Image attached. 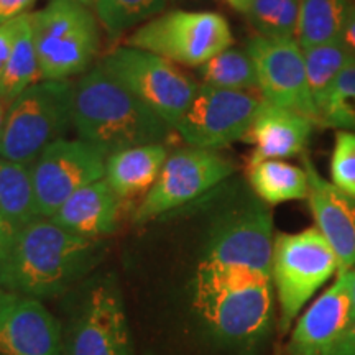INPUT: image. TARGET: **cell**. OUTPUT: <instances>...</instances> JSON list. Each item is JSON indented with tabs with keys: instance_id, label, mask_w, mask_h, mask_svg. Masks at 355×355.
<instances>
[{
	"instance_id": "cell-1",
	"label": "cell",
	"mask_w": 355,
	"mask_h": 355,
	"mask_svg": "<svg viewBox=\"0 0 355 355\" xmlns=\"http://www.w3.org/2000/svg\"><path fill=\"white\" fill-rule=\"evenodd\" d=\"M102 254V241L79 237L38 217L15 234L0 263V288L37 300L56 298L92 272Z\"/></svg>"
},
{
	"instance_id": "cell-2",
	"label": "cell",
	"mask_w": 355,
	"mask_h": 355,
	"mask_svg": "<svg viewBox=\"0 0 355 355\" xmlns=\"http://www.w3.org/2000/svg\"><path fill=\"white\" fill-rule=\"evenodd\" d=\"M73 127L79 139L105 157L133 146L165 144L173 130L101 64L74 83Z\"/></svg>"
},
{
	"instance_id": "cell-3",
	"label": "cell",
	"mask_w": 355,
	"mask_h": 355,
	"mask_svg": "<svg viewBox=\"0 0 355 355\" xmlns=\"http://www.w3.org/2000/svg\"><path fill=\"white\" fill-rule=\"evenodd\" d=\"M71 81H40L8 104L0 132V158L32 166L73 125Z\"/></svg>"
},
{
	"instance_id": "cell-4",
	"label": "cell",
	"mask_w": 355,
	"mask_h": 355,
	"mask_svg": "<svg viewBox=\"0 0 355 355\" xmlns=\"http://www.w3.org/2000/svg\"><path fill=\"white\" fill-rule=\"evenodd\" d=\"M42 81L84 74L99 48L96 13L81 0H50L30 13Z\"/></svg>"
},
{
	"instance_id": "cell-5",
	"label": "cell",
	"mask_w": 355,
	"mask_h": 355,
	"mask_svg": "<svg viewBox=\"0 0 355 355\" xmlns=\"http://www.w3.org/2000/svg\"><path fill=\"white\" fill-rule=\"evenodd\" d=\"M336 272L339 260L316 227L275 239L272 279L279 303V329H290L306 303Z\"/></svg>"
},
{
	"instance_id": "cell-6",
	"label": "cell",
	"mask_w": 355,
	"mask_h": 355,
	"mask_svg": "<svg viewBox=\"0 0 355 355\" xmlns=\"http://www.w3.org/2000/svg\"><path fill=\"white\" fill-rule=\"evenodd\" d=\"M99 64L173 130L201 86L178 64L139 48H115Z\"/></svg>"
},
{
	"instance_id": "cell-7",
	"label": "cell",
	"mask_w": 355,
	"mask_h": 355,
	"mask_svg": "<svg viewBox=\"0 0 355 355\" xmlns=\"http://www.w3.org/2000/svg\"><path fill=\"white\" fill-rule=\"evenodd\" d=\"M229 21L216 12L171 10L145 21L127 40V46L158 55L175 64L199 68L232 46Z\"/></svg>"
},
{
	"instance_id": "cell-8",
	"label": "cell",
	"mask_w": 355,
	"mask_h": 355,
	"mask_svg": "<svg viewBox=\"0 0 355 355\" xmlns=\"http://www.w3.org/2000/svg\"><path fill=\"white\" fill-rule=\"evenodd\" d=\"M63 343L64 355H135L125 300L115 277L97 278L83 293L63 326Z\"/></svg>"
},
{
	"instance_id": "cell-9",
	"label": "cell",
	"mask_w": 355,
	"mask_h": 355,
	"mask_svg": "<svg viewBox=\"0 0 355 355\" xmlns=\"http://www.w3.org/2000/svg\"><path fill=\"white\" fill-rule=\"evenodd\" d=\"M234 171V163L216 150L196 146L176 150L168 155L158 180L145 194L133 219L144 224L180 209L209 193Z\"/></svg>"
},
{
	"instance_id": "cell-10",
	"label": "cell",
	"mask_w": 355,
	"mask_h": 355,
	"mask_svg": "<svg viewBox=\"0 0 355 355\" xmlns=\"http://www.w3.org/2000/svg\"><path fill=\"white\" fill-rule=\"evenodd\" d=\"M273 247L272 211L261 199L248 198L217 212L207 227L202 254L272 275Z\"/></svg>"
},
{
	"instance_id": "cell-11",
	"label": "cell",
	"mask_w": 355,
	"mask_h": 355,
	"mask_svg": "<svg viewBox=\"0 0 355 355\" xmlns=\"http://www.w3.org/2000/svg\"><path fill=\"white\" fill-rule=\"evenodd\" d=\"M263 101L255 91H229L201 84L175 130L189 146L222 148L245 139Z\"/></svg>"
},
{
	"instance_id": "cell-12",
	"label": "cell",
	"mask_w": 355,
	"mask_h": 355,
	"mask_svg": "<svg viewBox=\"0 0 355 355\" xmlns=\"http://www.w3.org/2000/svg\"><path fill=\"white\" fill-rule=\"evenodd\" d=\"M105 157L81 139H61L48 146L32 165L40 217L55 216L68 199L105 175Z\"/></svg>"
},
{
	"instance_id": "cell-13",
	"label": "cell",
	"mask_w": 355,
	"mask_h": 355,
	"mask_svg": "<svg viewBox=\"0 0 355 355\" xmlns=\"http://www.w3.org/2000/svg\"><path fill=\"white\" fill-rule=\"evenodd\" d=\"M254 60L261 97L278 107L303 114L318 125V110L311 97L303 48L296 38L257 35L247 44Z\"/></svg>"
},
{
	"instance_id": "cell-14",
	"label": "cell",
	"mask_w": 355,
	"mask_h": 355,
	"mask_svg": "<svg viewBox=\"0 0 355 355\" xmlns=\"http://www.w3.org/2000/svg\"><path fill=\"white\" fill-rule=\"evenodd\" d=\"M0 355H64L61 321L42 300L0 288Z\"/></svg>"
},
{
	"instance_id": "cell-15",
	"label": "cell",
	"mask_w": 355,
	"mask_h": 355,
	"mask_svg": "<svg viewBox=\"0 0 355 355\" xmlns=\"http://www.w3.org/2000/svg\"><path fill=\"white\" fill-rule=\"evenodd\" d=\"M352 319L347 273L336 282L301 314L290 337L291 355H332L334 347Z\"/></svg>"
},
{
	"instance_id": "cell-16",
	"label": "cell",
	"mask_w": 355,
	"mask_h": 355,
	"mask_svg": "<svg viewBox=\"0 0 355 355\" xmlns=\"http://www.w3.org/2000/svg\"><path fill=\"white\" fill-rule=\"evenodd\" d=\"M308 173V201L316 229L322 234L339 260V273L355 266V198L345 194L319 175L313 162L303 158Z\"/></svg>"
},
{
	"instance_id": "cell-17",
	"label": "cell",
	"mask_w": 355,
	"mask_h": 355,
	"mask_svg": "<svg viewBox=\"0 0 355 355\" xmlns=\"http://www.w3.org/2000/svg\"><path fill=\"white\" fill-rule=\"evenodd\" d=\"M314 125L316 123L303 114L263 101L243 139L254 145L248 165L303 155Z\"/></svg>"
},
{
	"instance_id": "cell-18",
	"label": "cell",
	"mask_w": 355,
	"mask_h": 355,
	"mask_svg": "<svg viewBox=\"0 0 355 355\" xmlns=\"http://www.w3.org/2000/svg\"><path fill=\"white\" fill-rule=\"evenodd\" d=\"M121 201L102 178L74 193L50 219L79 237L102 241L119 227Z\"/></svg>"
},
{
	"instance_id": "cell-19",
	"label": "cell",
	"mask_w": 355,
	"mask_h": 355,
	"mask_svg": "<svg viewBox=\"0 0 355 355\" xmlns=\"http://www.w3.org/2000/svg\"><path fill=\"white\" fill-rule=\"evenodd\" d=\"M168 158L165 144L141 145L122 150L105 159V175L117 196L123 199L146 191L158 180L159 171Z\"/></svg>"
},
{
	"instance_id": "cell-20",
	"label": "cell",
	"mask_w": 355,
	"mask_h": 355,
	"mask_svg": "<svg viewBox=\"0 0 355 355\" xmlns=\"http://www.w3.org/2000/svg\"><path fill=\"white\" fill-rule=\"evenodd\" d=\"M248 183L259 199L270 206L308 199L309 194L308 173L304 168L283 159H263L248 165Z\"/></svg>"
},
{
	"instance_id": "cell-21",
	"label": "cell",
	"mask_w": 355,
	"mask_h": 355,
	"mask_svg": "<svg viewBox=\"0 0 355 355\" xmlns=\"http://www.w3.org/2000/svg\"><path fill=\"white\" fill-rule=\"evenodd\" d=\"M0 214L17 232L38 219L32 166L0 158Z\"/></svg>"
},
{
	"instance_id": "cell-22",
	"label": "cell",
	"mask_w": 355,
	"mask_h": 355,
	"mask_svg": "<svg viewBox=\"0 0 355 355\" xmlns=\"http://www.w3.org/2000/svg\"><path fill=\"white\" fill-rule=\"evenodd\" d=\"M352 0H301L298 40L300 46H319L339 42Z\"/></svg>"
},
{
	"instance_id": "cell-23",
	"label": "cell",
	"mask_w": 355,
	"mask_h": 355,
	"mask_svg": "<svg viewBox=\"0 0 355 355\" xmlns=\"http://www.w3.org/2000/svg\"><path fill=\"white\" fill-rule=\"evenodd\" d=\"M38 78L40 64L35 50L32 21H30V13H25L20 17L15 42L0 79V97L10 104L21 92L33 86Z\"/></svg>"
},
{
	"instance_id": "cell-24",
	"label": "cell",
	"mask_w": 355,
	"mask_h": 355,
	"mask_svg": "<svg viewBox=\"0 0 355 355\" xmlns=\"http://www.w3.org/2000/svg\"><path fill=\"white\" fill-rule=\"evenodd\" d=\"M198 78L204 86L229 91H255L259 89V78L254 60L247 50L227 48L211 58L198 68Z\"/></svg>"
},
{
	"instance_id": "cell-25",
	"label": "cell",
	"mask_w": 355,
	"mask_h": 355,
	"mask_svg": "<svg viewBox=\"0 0 355 355\" xmlns=\"http://www.w3.org/2000/svg\"><path fill=\"white\" fill-rule=\"evenodd\" d=\"M303 53L309 92L319 119V112L329 99L337 76L352 61V58L340 42L306 48Z\"/></svg>"
},
{
	"instance_id": "cell-26",
	"label": "cell",
	"mask_w": 355,
	"mask_h": 355,
	"mask_svg": "<svg viewBox=\"0 0 355 355\" xmlns=\"http://www.w3.org/2000/svg\"><path fill=\"white\" fill-rule=\"evenodd\" d=\"M166 0H92L91 7L110 37L115 38L141 21L152 20Z\"/></svg>"
},
{
	"instance_id": "cell-27",
	"label": "cell",
	"mask_w": 355,
	"mask_h": 355,
	"mask_svg": "<svg viewBox=\"0 0 355 355\" xmlns=\"http://www.w3.org/2000/svg\"><path fill=\"white\" fill-rule=\"evenodd\" d=\"M301 0H254L247 19L260 37L296 38Z\"/></svg>"
},
{
	"instance_id": "cell-28",
	"label": "cell",
	"mask_w": 355,
	"mask_h": 355,
	"mask_svg": "<svg viewBox=\"0 0 355 355\" xmlns=\"http://www.w3.org/2000/svg\"><path fill=\"white\" fill-rule=\"evenodd\" d=\"M318 125L355 132V61L352 60L336 79L334 87L319 112Z\"/></svg>"
},
{
	"instance_id": "cell-29",
	"label": "cell",
	"mask_w": 355,
	"mask_h": 355,
	"mask_svg": "<svg viewBox=\"0 0 355 355\" xmlns=\"http://www.w3.org/2000/svg\"><path fill=\"white\" fill-rule=\"evenodd\" d=\"M332 184L355 198V132L337 130L331 157Z\"/></svg>"
},
{
	"instance_id": "cell-30",
	"label": "cell",
	"mask_w": 355,
	"mask_h": 355,
	"mask_svg": "<svg viewBox=\"0 0 355 355\" xmlns=\"http://www.w3.org/2000/svg\"><path fill=\"white\" fill-rule=\"evenodd\" d=\"M19 24H20V17L19 19L8 21V24L0 25V79H2L8 56H10L13 42H15L17 30H19Z\"/></svg>"
},
{
	"instance_id": "cell-31",
	"label": "cell",
	"mask_w": 355,
	"mask_h": 355,
	"mask_svg": "<svg viewBox=\"0 0 355 355\" xmlns=\"http://www.w3.org/2000/svg\"><path fill=\"white\" fill-rule=\"evenodd\" d=\"M35 0H0V25L19 19V17L28 13L30 7Z\"/></svg>"
},
{
	"instance_id": "cell-32",
	"label": "cell",
	"mask_w": 355,
	"mask_h": 355,
	"mask_svg": "<svg viewBox=\"0 0 355 355\" xmlns=\"http://www.w3.org/2000/svg\"><path fill=\"white\" fill-rule=\"evenodd\" d=\"M339 42L344 44V48L347 50L350 58L355 61V2H350Z\"/></svg>"
},
{
	"instance_id": "cell-33",
	"label": "cell",
	"mask_w": 355,
	"mask_h": 355,
	"mask_svg": "<svg viewBox=\"0 0 355 355\" xmlns=\"http://www.w3.org/2000/svg\"><path fill=\"white\" fill-rule=\"evenodd\" d=\"M332 355H355V316L350 319L343 336L337 340Z\"/></svg>"
},
{
	"instance_id": "cell-34",
	"label": "cell",
	"mask_w": 355,
	"mask_h": 355,
	"mask_svg": "<svg viewBox=\"0 0 355 355\" xmlns=\"http://www.w3.org/2000/svg\"><path fill=\"white\" fill-rule=\"evenodd\" d=\"M17 230L8 224L6 217L0 214V263L6 259L8 248H10L13 239H15Z\"/></svg>"
},
{
	"instance_id": "cell-35",
	"label": "cell",
	"mask_w": 355,
	"mask_h": 355,
	"mask_svg": "<svg viewBox=\"0 0 355 355\" xmlns=\"http://www.w3.org/2000/svg\"><path fill=\"white\" fill-rule=\"evenodd\" d=\"M347 273V285H349V296L350 304H352V318L355 316V268L349 270Z\"/></svg>"
},
{
	"instance_id": "cell-36",
	"label": "cell",
	"mask_w": 355,
	"mask_h": 355,
	"mask_svg": "<svg viewBox=\"0 0 355 355\" xmlns=\"http://www.w3.org/2000/svg\"><path fill=\"white\" fill-rule=\"evenodd\" d=\"M225 2H227L232 8H235V10H239V12H242V13H247V10H248V8H250L252 2H254V0H225Z\"/></svg>"
},
{
	"instance_id": "cell-37",
	"label": "cell",
	"mask_w": 355,
	"mask_h": 355,
	"mask_svg": "<svg viewBox=\"0 0 355 355\" xmlns=\"http://www.w3.org/2000/svg\"><path fill=\"white\" fill-rule=\"evenodd\" d=\"M7 109H8V104L6 101L0 97V132H2V125H3V121H6V114H7Z\"/></svg>"
},
{
	"instance_id": "cell-38",
	"label": "cell",
	"mask_w": 355,
	"mask_h": 355,
	"mask_svg": "<svg viewBox=\"0 0 355 355\" xmlns=\"http://www.w3.org/2000/svg\"><path fill=\"white\" fill-rule=\"evenodd\" d=\"M81 2H83V3H86L87 7H91V2H92V0H81Z\"/></svg>"
}]
</instances>
